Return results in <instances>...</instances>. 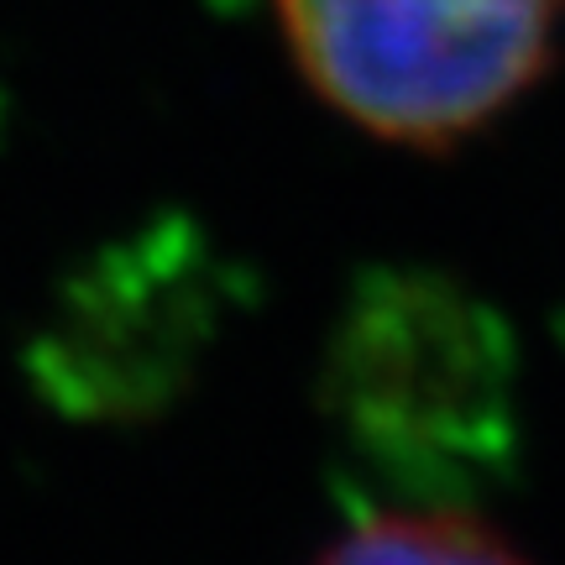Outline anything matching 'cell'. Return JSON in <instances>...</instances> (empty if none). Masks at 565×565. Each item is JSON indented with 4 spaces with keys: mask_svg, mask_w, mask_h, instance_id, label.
Here are the masks:
<instances>
[{
    "mask_svg": "<svg viewBox=\"0 0 565 565\" xmlns=\"http://www.w3.org/2000/svg\"><path fill=\"white\" fill-rule=\"evenodd\" d=\"M492 320L445 282H377L335 345V408L393 461L482 456L503 435L508 383Z\"/></svg>",
    "mask_w": 565,
    "mask_h": 565,
    "instance_id": "cell-2",
    "label": "cell"
},
{
    "mask_svg": "<svg viewBox=\"0 0 565 565\" xmlns=\"http://www.w3.org/2000/svg\"><path fill=\"white\" fill-rule=\"evenodd\" d=\"M309 89L366 137L440 152L550 68L565 0H278Z\"/></svg>",
    "mask_w": 565,
    "mask_h": 565,
    "instance_id": "cell-1",
    "label": "cell"
},
{
    "mask_svg": "<svg viewBox=\"0 0 565 565\" xmlns=\"http://www.w3.org/2000/svg\"><path fill=\"white\" fill-rule=\"evenodd\" d=\"M320 565H524V555L471 513L419 508L356 524L324 550Z\"/></svg>",
    "mask_w": 565,
    "mask_h": 565,
    "instance_id": "cell-3",
    "label": "cell"
}]
</instances>
